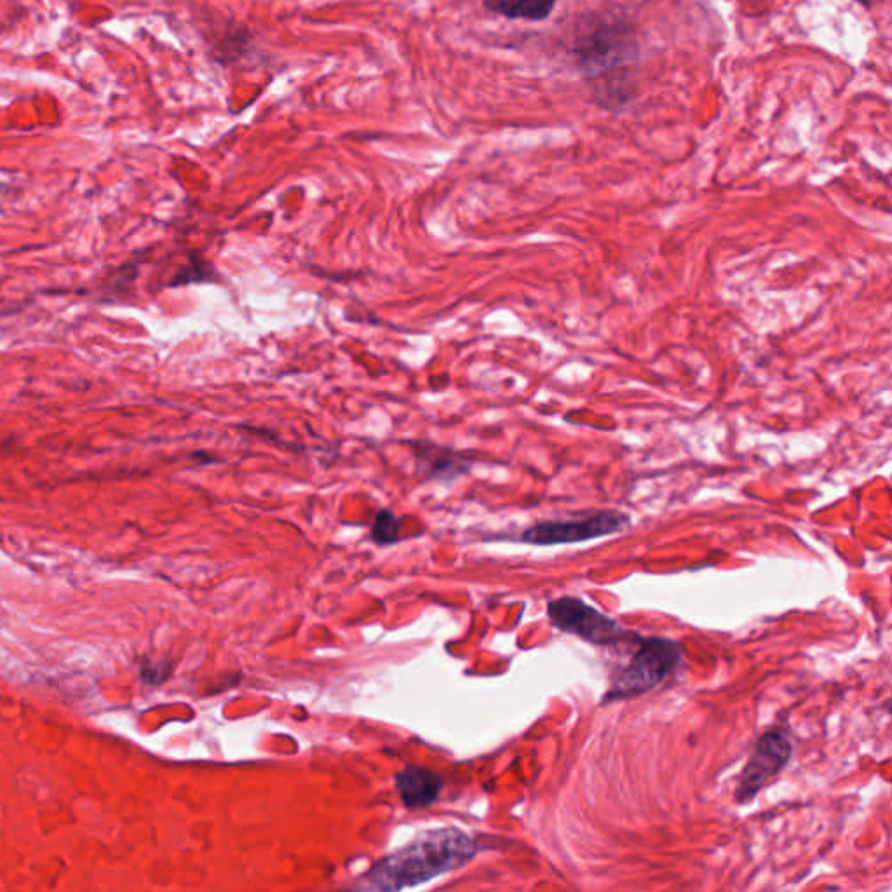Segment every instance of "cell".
I'll use <instances>...</instances> for the list:
<instances>
[{
	"label": "cell",
	"instance_id": "8fae6325",
	"mask_svg": "<svg viewBox=\"0 0 892 892\" xmlns=\"http://www.w3.org/2000/svg\"><path fill=\"white\" fill-rule=\"evenodd\" d=\"M372 539L379 544H392L399 539V521L391 511H380L372 528Z\"/></svg>",
	"mask_w": 892,
	"mask_h": 892
},
{
	"label": "cell",
	"instance_id": "52a82bcc",
	"mask_svg": "<svg viewBox=\"0 0 892 892\" xmlns=\"http://www.w3.org/2000/svg\"><path fill=\"white\" fill-rule=\"evenodd\" d=\"M408 445L412 448L415 464H417V473L422 476V480H455V478L469 473L474 462L480 460V457L474 453L455 450L450 446L436 445V443L427 440L408 441Z\"/></svg>",
	"mask_w": 892,
	"mask_h": 892
},
{
	"label": "cell",
	"instance_id": "8992f818",
	"mask_svg": "<svg viewBox=\"0 0 892 892\" xmlns=\"http://www.w3.org/2000/svg\"><path fill=\"white\" fill-rule=\"evenodd\" d=\"M577 55L588 74H600L603 70L626 63L629 56H635V39L622 25H605L584 35Z\"/></svg>",
	"mask_w": 892,
	"mask_h": 892
},
{
	"label": "cell",
	"instance_id": "ba28073f",
	"mask_svg": "<svg viewBox=\"0 0 892 892\" xmlns=\"http://www.w3.org/2000/svg\"><path fill=\"white\" fill-rule=\"evenodd\" d=\"M441 788L440 776L420 767H408L396 776V790L408 809H422L434 804L440 797Z\"/></svg>",
	"mask_w": 892,
	"mask_h": 892
},
{
	"label": "cell",
	"instance_id": "9c48e42d",
	"mask_svg": "<svg viewBox=\"0 0 892 892\" xmlns=\"http://www.w3.org/2000/svg\"><path fill=\"white\" fill-rule=\"evenodd\" d=\"M555 6L556 0H485L487 9L509 20H546Z\"/></svg>",
	"mask_w": 892,
	"mask_h": 892
},
{
	"label": "cell",
	"instance_id": "7a4b0ae2",
	"mask_svg": "<svg viewBox=\"0 0 892 892\" xmlns=\"http://www.w3.org/2000/svg\"><path fill=\"white\" fill-rule=\"evenodd\" d=\"M680 659L682 650L673 640L666 638L643 640L628 668L617 676L612 689L603 699V704L640 696L656 689L657 685L663 683L669 673L678 666Z\"/></svg>",
	"mask_w": 892,
	"mask_h": 892
},
{
	"label": "cell",
	"instance_id": "30bf717a",
	"mask_svg": "<svg viewBox=\"0 0 892 892\" xmlns=\"http://www.w3.org/2000/svg\"><path fill=\"white\" fill-rule=\"evenodd\" d=\"M217 279L218 274L215 265L208 262V260H204V258L192 257L187 262V265H183L182 269L178 271L171 284L173 286H182V284L190 283H215Z\"/></svg>",
	"mask_w": 892,
	"mask_h": 892
},
{
	"label": "cell",
	"instance_id": "3957f363",
	"mask_svg": "<svg viewBox=\"0 0 892 892\" xmlns=\"http://www.w3.org/2000/svg\"><path fill=\"white\" fill-rule=\"evenodd\" d=\"M626 527H629L628 514L607 509L574 520L541 521L534 527L527 528L521 535V541L535 546L574 544L617 534Z\"/></svg>",
	"mask_w": 892,
	"mask_h": 892
},
{
	"label": "cell",
	"instance_id": "277c9868",
	"mask_svg": "<svg viewBox=\"0 0 892 892\" xmlns=\"http://www.w3.org/2000/svg\"><path fill=\"white\" fill-rule=\"evenodd\" d=\"M548 614L553 626L593 645L605 647L635 636L622 629L609 615L602 614L574 596H563L549 603Z\"/></svg>",
	"mask_w": 892,
	"mask_h": 892
},
{
	"label": "cell",
	"instance_id": "6da1fadb",
	"mask_svg": "<svg viewBox=\"0 0 892 892\" xmlns=\"http://www.w3.org/2000/svg\"><path fill=\"white\" fill-rule=\"evenodd\" d=\"M478 845L457 828H441L420 835L412 844L380 859L363 877L361 887L375 891H399L436 879L466 865Z\"/></svg>",
	"mask_w": 892,
	"mask_h": 892
},
{
	"label": "cell",
	"instance_id": "7c38bea8",
	"mask_svg": "<svg viewBox=\"0 0 892 892\" xmlns=\"http://www.w3.org/2000/svg\"><path fill=\"white\" fill-rule=\"evenodd\" d=\"M856 2H859V4H861V6L872 7L873 2H875V0H856Z\"/></svg>",
	"mask_w": 892,
	"mask_h": 892
},
{
	"label": "cell",
	"instance_id": "5b68a950",
	"mask_svg": "<svg viewBox=\"0 0 892 892\" xmlns=\"http://www.w3.org/2000/svg\"><path fill=\"white\" fill-rule=\"evenodd\" d=\"M791 758V743L781 730H769L758 739L737 783L736 800L748 804L783 771Z\"/></svg>",
	"mask_w": 892,
	"mask_h": 892
}]
</instances>
